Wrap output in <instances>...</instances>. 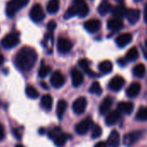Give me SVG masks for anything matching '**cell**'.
<instances>
[{
	"mask_svg": "<svg viewBox=\"0 0 147 147\" xmlns=\"http://www.w3.org/2000/svg\"><path fill=\"white\" fill-rule=\"evenodd\" d=\"M37 60V54L33 48L25 46L23 47L14 58V63L18 69L21 72H30L35 66Z\"/></svg>",
	"mask_w": 147,
	"mask_h": 147,
	"instance_id": "6da1fadb",
	"label": "cell"
},
{
	"mask_svg": "<svg viewBox=\"0 0 147 147\" xmlns=\"http://www.w3.org/2000/svg\"><path fill=\"white\" fill-rule=\"evenodd\" d=\"M29 1L30 0H10L7 3L5 8L6 15L9 18L14 17L19 10H21L28 5Z\"/></svg>",
	"mask_w": 147,
	"mask_h": 147,
	"instance_id": "7a4b0ae2",
	"label": "cell"
},
{
	"mask_svg": "<svg viewBox=\"0 0 147 147\" xmlns=\"http://www.w3.org/2000/svg\"><path fill=\"white\" fill-rule=\"evenodd\" d=\"M19 36L16 32H11L4 36L1 40V45L5 49H12L19 43Z\"/></svg>",
	"mask_w": 147,
	"mask_h": 147,
	"instance_id": "3957f363",
	"label": "cell"
},
{
	"mask_svg": "<svg viewBox=\"0 0 147 147\" xmlns=\"http://www.w3.org/2000/svg\"><path fill=\"white\" fill-rule=\"evenodd\" d=\"M30 17L36 23H39L44 19L45 13L40 4H35L31 7L30 11Z\"/></svg>",
	"mask_w": 147,
	"mask_h": 147,
	"instance_id": "277c9868",
	"label": "cell"
},
{
	"mask_svg": "<svg viewBox=\"0 0 147 147\" xmlns=\"http://www.w3.org/2000/svg\"><path fill=\"white\" fill-rule=\"evenodd\" d=\"M57 130H58V128H55L54 131H50L49 132V137L53 139V141L56 146L61 147L66 144L67 137L65 133H63L61 131H57Z\"/></svg>",
	"mask_w": 147,
	"mask_h": 147,
	"instance_id": "5b68a950",
	"label": "cell"
},
{
	"mask_svg": "<svg viewBox=\"0 0 147 147\" xmlns=\"http://www.w3.org/2000/svg\"><path fill=\"white\" fill-rule=\"evenodd\" d=\"M73 5L77 11V15L80 18H85L89 13V8L85 0H73Z\"/></svg>",
	"mask_w": 147,
	"mask_h": 147,
	"instance_id": "8992f818",
	"label": "cell"
},
{
	"mask_svg": "<svg viewBox=\"0 0 147 147\" xmlns=\"http://www.w3.org/2000/svg\"><path fill=\"white\" fill-rule=\"evenodd\" d=\"M87 105H88L87 99L85 97H79L74 101L72 108H73V111L75 112V113L82 114L86 111Z\"/></svg>",
	"mask_w": 147,
	"mask_h": 147,
	"instance_id": "52a82bcc",
	"label": "cell"
},
{
	"mask_svg": "<svg viewBox=\"0 0 147 147\" xmlns=\"http://www.w3.org/2000/svg\"><path fill=\"white\" fill-rule=\"evenodd\" d=\"M92 126H93V121H92V119L90 118H87L84 120H82L80 123H78L76 125L75 130H76V131L78 134L84 135V134H86L90 130V128H92Z\"/></svg>",
	"mask_w": 147,
	"mask_h": 147,
	"instance_id": "ba28073f",
	"label": "cell"
},
{
	"mask_svg": "<svg viewBox=\"0 0 147 147\" xmlns=\"http://www.w3.org/2000/svg\"><path fill=\"white\" fill-rule=\"evenodd\" d=\"M73 43L70 40L65 37H60L57 41V49L61 54H67L71 51Z\"/></svg>",
	"mask_w": 147,
	"mask_h": 147,
	"instance_id": "9c48e42d",
	"label": "cell"
},
{
	"mask_svg": "<svg viewBox=\"0 0 147 147\" xmlns=\"http://www.w3.org/2000/svg\"><path fill=\"white\" fill-rule=\"evenodd\" d=\"M65 76L60 71H55L50 77V83L55 88H60L65 84Z\"/></svg>",
	"mask_w": 147,
	"mask_h": 147,
	"instance_id": "30bf717a",
	"label": "cell"
},
{
	"mask_svg": "<svg viewBox=\"0 0 147 147\" xmlns=\"http://www.w3.org/2000/svg\"><path fill=\"white\" fill-rule=\"evenodd\" d=\"M141 135H142V132L140 131H131V132H129L124 136L123 143L126 146H131L140 138Z\"/></svg>",
	"mask_w": 147,
	"mask_h": 147,
	"instance_id": "8fae6325",
	"label": "cell"
},
{
	"mask_svg": "<svg viewBox=\"0 0 147 147\" xmlns=\"http://www.w3.org/2000/svg\"><path fill=\"white\" fill-rule=\"evenodd\" d=\"M124 85H125V79L122 76H116L109 82L108 88L114 92H118L120 89H122Z\"/></svg>",
	"mask_w": 147,
	"mask_h": 147,
	"instance_id": "7c38bea8",
	"label": "cell"
},
{
	"mask_svg": "<svg viewBox=\"0 0 147 147\" xmlns=\"http://www.w3.org/2000/svg\"><path fill=\"white\" fill-rule=\"evenodd\" d=\"M71 78L72 84L74 87H80L84 81V76L82 73L76 67H73L71 70Z\"/></svg>",
	"mask_w": 147,
	"mask_h": 147,
	"instance_id": "4fadbf2b",
	"label": "cell"
},
{
	"mask_svg": "<svg viewBox=\"0 0 147 147\" xmlns=\"http://www.w3.org/2000/svg\"><path fill=\"white\" fill-rule=\"evenodd\" d=\"M101 27V23L100 20L93 18L90 20H88L84 23V28L90 33H95L98 30H100Z\"/></svg>",
	"mask_w": 147,
	"mask_h": 147,
	"instance_id": "5bb4252c",
	"label": "cell"
},
{
	"mask_svg": "<svg viewBox=\"0 0 147 147\" xmlns=\"http://www.w3.org/2000/svg\"><path fill=\"white\" fill-rule=\"evenodd\" d=\"M131 40H132V36L131 33H123L117 36L115 42L119 47L124 48L126 45H128L131 42Z\"/></svg>",
	"mask_w": 147,
	"mask_h": 147,
	"instance_id": "9a60e30c",
	"label": "cell"
},
{
	"mask_svg": "<svg viewBox=\"0 0 147 147\" xmlns=\"http://www.w3.org/2000/svg\"><path fill=\"white\" fill-rule=\"evenodd\" d=\"M141 16V12L138 9H127L126 18L131 24H135L138 22Z\"/></svg>",
	"mask_w": 147,
	"mask_h": 147,
	"instance_id": "2e32d148",
	"label": "cell"
},
{
	"mask_svg": "<svg viewBox=\"0 0 147 147\" xmlns=\"http://www.w3.org/2000/svg\"><path fill=\"white\" fill-rule=\"evenodd\" d=\"M123 26H124V23L120 18H116L113 17L107 21V28L112 31H118L121 30Z\"/></svg>",
	"mask_w": 147,
	"mask_h": 147,
	"instance_id": "e0dca14e",
	"label": "cell"
},
{
	"mask_svg": "<svg viewBox=\"0 0 147 147\" xmlns=\"http://www.w3.org/2000/svg\"><path fill=\"white\" fill-rule=\"evenodd\" d=\"M121 114L118 110L110 111L106 116V124L107 125H113L120 119Z\"/></svg>",
	"mask_w": 147,
	"mask_h": 147,
	"instance_id": "ac0fdd59",
	"label": "cell"
},
{
	"mask_svg": "<svg viewBox=\"0 0 147 147\" xmlns=\"http://www.w3.org/2000/svg\"><path fill=\"white\" fill-rule=\"evenodd\" d=\"M112 14L113 18H122L126 16V12H127V9L125 8V5H123L122 4L120 5H117L115 6H113L112 8Z\"/></svg>",
	"mask_w": 147,
	"mask_h": 147,
	"instance_id": "d6986e66",
	"label": "cell"
},
{
	"mask_svg": "<svg viewBox=\"0 0 147 147\" xmlns=\"http://www.w3.org/2000/svg\"><path fill=\"white\" fill-rule=\"evenodd\" d=\"M141 91V85L138 82H132L126 89V95L129 98L137 97Z\"/></svg>",
	"mask_w": 147,
	"mask_h": 147,
	"instance_id": "ffe728a7",
	"label": "cell"
},
{
	"mask_svg": "<svg viewBox=\"0 0 147 147\" xmlns=\"http://www.w3.org/2000/svg\"><path fill=\"white\" fill-rule=\"evenodd\" d=\"M107 144L111 147H119V146L120 136H119V133L116 130H113L110 133V135L107 138Z\"/></svg>",
	"mask_w": 147,
	"mask_h": 147,
	"instance_id": "44dd1931",
	"label": "cell"
},
{
	"mask_svg": "<svg viewBox=\"0 0 147 147\" xmlns=\"http://www.w3.org/2000/svg\"><path fill=\"white\" fill-rule=\"evenodd\" d=\"M118 111L121 113H125V114H131V112L133 111L134 106L131 102L128 101H121L118 104Z\"/></svg>",
	"mask_w": 147,
	"mask_h": 147,
	"instance_id": "7402d4cb",
	"label": "cell"
},
{
	"mask_svg": "<svg viewBox=\"0 0 147 147\" xmlns=\"http://www.w3.org/2000/svg\"><path fill=\"white\" fill-rule=\"evenodd\" d=\"M113 105V100L111 97H107L105 98L100 106V114H107L110 112V108Z\"/></svg>",
	"mask_w": 147,
	"mask_h": 147,
	"instance_id": "603a6c76",
	"label": "cell"
},
{
	"mask_svg": "<svg viewBox=\"0 0 147 147\" xmlns=\"http://www.w3.org/2000/svg\"><path fill=\"white\" fill-rule=\"evenodd\" d=\"M67 103L66 100H61L58 101L57 106H56V115L60 120L62 119V118L65 114V112L67 110Z\"/></svg>",
	"mask_w": 147,
	"mask_h": 147,
	"instance_id": "cb8c5ba5",
	"label": "cell"
},
{
	"mask_svg": "<svg viewBox=\"0 0 147 147\" xmlns=\"http://www.w3.org/2000/svg\"><path fill=\"white\" fill-rule=\"evenodd\" d=\"M112 5L108 0H103L98 7V12L101 16H106L108 12L112 11Z\"/></svg>",
	"mask_w": 147,
	"mask_h": 147,
	"instance_id": "d4e9b609",
	"label": "cell"
},
{
	"mask_svg": "<svg viewBox=\"0 0 147 147\" xmlns=\"http://www.w3.org/2000/svg\"><path fill=\"white\" fill-rule=\"evenodd\" d=\"M41 106L46 111H49L53 106V98L49 94H45L41 99Z\"/></svg>",
	"mask_w": 147,
	"mask_h": 147,
	"instance_id": "484cf974",
	"label": "cell"
},
{
	"mask_svg": "<svg viewBox=\"0 0 147 147\" xmlns=\"http://www.w3.org/2000/svg\"><path fill=\"white\" fill-rule=\"evenodd\" d=\"M60 0H49L47 5V11L49 14H55L59 11Z\"/></svg>",
	"mask_w": 147,
	"mask_h": 147,
	"instance_id": "4316f807",
	"label": "cell"
},
{
	"mask_svg": "<svg viewBox=\"0 0 147 147\" xmlns=\"http://www.w3.org/2000/svg\"><path fill=\"white\" fill-rule=\"evenodd\" d=\"M113 63L110 61H103L99 64V70L102 74H109L113 70Z\"/></svg>",
	"mask_w": 147,
	"mask_h": 147,
	"instance_id": "83f0119b",
	"label": "cell"
},
{
	"mask_svg": "<svg viewBox=\"0 0 147 147\" xmlns=\"http://www.w3.org/2000/svg\"><path fill=\"white\" fill-rule=\"evenodd\" d=\"M79 66L82 68V70H84V72H86L88 76H95L96 74L94 72L92 71V69H90L89 67V61L87 59H81L79 61Z\"/></svg>",
	"mask_w": 147,
	"mask_h": 147,
	"instance_id": "f1b7e54d",
	"label": "cell"
},
{
	"mask_svg": "<svg viewBox=\"0 0 147 147\" xmlns=\"http://www.w3.org/2000/svg\"><path fill=\"white\" fill-rule=\"evenodd\" d=\"M132 73L133 75L136 76V77H138V78H141L144 76L145 74V67L143 63H139V64H137L133 69H132Z\"/></svg>",
	"mask_w": 147,
	"mask_h": 147,
	"instance_id": "f546056e",
	"label": "cell"
},
{
	"mask_svg": "<svg viewBox=\"0 0 147 147\" xmlns=\"http://www.w3.org/2000/svg\"><path fill=\"white\" fill-rule=\"evenodd\" d=\"M125 58L127 61H133L137 60V59L138 58V49H137L136 47L131 48V49L127 51V53H126Z\"/></svg>",
	"mask_w": 147,
	"mask_h": 147,
	"instance_id": "4dcf8cb0",
	"label": "cell"
},
{
	"mask_svg": "<svg viewBox=\"0 0 147 147\" xmlns=\"http://www.w3.org/2000/svg\"><path fill=\"white\" fill-rule=\"evenodd\" d=\"M25 93H26V95L30 98V99H36L39 97V92L36 90V88L33 86H27L26 89H25Z\"/></svg>",
	"mask_w": 147,
	"mask_h": 147,
	"instance_id": "1f68e13d",
	"label": "cell"
},
{
	"mask_svg": "<svg viewBox=\"0 0 147 147\" xmlns=\"http://www.w3.org/2000/svg\"><path fill=\"white\" fill-rule=\"evenodd\" d=\"M136 119L140 121H146L147 120V107H140L136 113Z\"/></svg>",
	"mask_w": 147,
	"mask_h": 147,
	"instance_id": "d6a6232c",
	"label": "cell"
},
{
	"mask_svg": "<svg viewBox=\"0 0 147 147\" xmlns=\"http://www.w3.org/2000/svg\"><path fill=\"white\" fill-rule=\"evenodd\" d=\"M89 92L93 94H95V95H100L101 93H102V88L100 87V84L98 82H94L90 88H89Z\"/></svg>",
	"mask_w": 147,
	"mask_h": 147,
	"instance_id": "836d02e7",
	"label": "cell"
},
{
	"mask_svg": "<svg viewBox=\"0 0 147 147\" xmlns=\"http://www.w3.org/2000/svg\"><path fill=\"white\" fill-rule=\"evenodd\" d=\"M51 71V67L49 66H46V65H42L41 67L39 68L38 71V76L41 78H45L46 76H49V74Z\"/></svg>",
	"mask_w": 147,
	"mask_h": 147,
	"instance_id": "e575fe53",
	"label": "cell"
},
{
	"mask_svg": "<svg viewBox=\"0 0 147 147\" xmlns=\"http://www.w3.org/2000/svg\"><path fill=\"white\" fill-rule=\"evenodd\" d=\"M76 15H77V11H76V7L72 5H71L70 7H68L67 10L65 11L63 17H64L65 19H69V18H73V17H75V16H76Z\"/></svg>",
	"mask_w": 147,
	"mask_h": 147,
	"instance_id": "d590c367",
	"label": "cell"
},
{
	"mask_svg": "<svg viewBox=\"0 0 147 147\" xmlns=\"http://www.w3.org/2000/svg\"><path fill=\"white\" fill-rule=\"evenodd\" d=\"M102 133V129L99 125H93L91 129V136L93 138H97L100 137Z\"/></svg>",
	"mask_w": 147,
	"mask_h": 147,
	"instance_id": "8d00e7d4",
	"label": "cell"
},
{
	"mask_svg": "<svg viewBox=\"0 0 147 147\" xmlns=\"http://www.w3.org/2000/svg\"><path fill=\"white\" fill-rule=\"evenodd\" d=\"M56 28V23L54 20H50L47 24V29L49 32H52Z\"/></svg>",
	"mask_w": 147,
	"mask_h": 147,
	"instance_id": "74e56055",
	"label": "cell"
},
{
	"mask_svg": "<svg viewBox=\"0 0 147 147\" xmlns=\"http://www.w3.org/2000/svg\"><path fill=\"white\" fill-rule=\"evenodd\" d=\"M5 137V129L4 126L2 125V124H0V141L3 140Z\"/></svg>",
	"mask_w": 147,
	"mask_h": 147,
	"instance_id": "f35d334b",
	"label": "cell"
},
{
	"mask_svg": "<svg viewBox=\"0 0 147 147\" xmlns=\"http://www.w3.org/2000/svg\"><path fill=\"white\" fill-rule=\"evenodd\" d=\"M13 135H14V137H15L17 139H18V140H20L21 138H22L21 133H20V131H18V129H13Z\"/></svg>",
	"mask_w": 147,
	"mask_h": 147,
	"instance_id": "ab89813d",
	"label": "cell"
},
{
	"mask_svg": "<svg viewBox=\"0 0 147 147\" xmlns=\"http://www.w3.org/2000/svg\"><path fill=\"white\" fill-rule=\"evenodd\" d=\"M126 62H127V60L125 58H120V59L118 60V63L120 66H125L126 65Z\"/></svg>",
	"mask_w": 147,
	"mask_h": 147,
	"instance_id": "60d3db41",
	"label": "cell"
},
{
	"mask_svg": "<svg viewBox=\"0 0 147 147\" xmlns=\"http://www.w3.org/2000/svg\"><path fill=\"white\" fill-rule=\"evenodd\" d=\"M94 147H108V146L105 142H98L97 144H95Z\"/></svg>",
	"mask_w": 147,
	"mask_h": 147,
	"instance_id": "b9f144b4",
	"label": "cell"
},
{
	"mask_svg": "<svg viewBox=\"0 0 147 147\" xmlns=\"http://www.w3.org/2000/svg\"><path fill=\"white\" fill-rule=\"evenodd\" d=\"M144 21L147 24V4L144 7Z\"/></svg>",
	"mask_w": 147,
	"mask_h": 147,
	"instance_id": "7bdbcfd3",
	"label": "cell"
},
{
	"mask_svg": "<svg viewBox=\"0 0 147 147\" xmlns=\"http://www.w3.org/2000/svg\"><path fill=\"white\" fill-rule=\"evenodd\" d=\"M4 61H5V57L1 53H0V65H2L4 63Z\"/></svg>",
	"mask_w": 147,
	"mask_h": 147,
	"instance_id": "ee69618b",
	"label": "cell"
},
{
	"mask_svg": "<svg viewBox=\"0 0 147 147\" xmlns=\"http://www.w3.org/2000/svg\"><path fill=\"white\" fill-rule=\"evenodd\" d=\"M41 86H42L43 88H45V89H48V88H49V87L46 85V83H45V82H41Z\"/></svg>",
	"mask_w": 147,
	"mask_h": 147,
	"instance_id": "f6af8a7d",
	"label": "cell"
},
{
	"mask_svg": "<svg viewBox=\"0 0 147 147\" xmlns=\"http://www.w3.org/2000/svg\"><path fill=\"white\" fill-rule=\"evenodd\" d=\"M115 2H117L119 5H120V4H122L123 2H124V0H114Z\"/></svg>",
	"mask_w": 147,
	"mask_h": 147,
	"instance_id": "bcb514c9",
	"label": "cell"
},
{
	"mask_svg": "<svg viewBox=\"0 0 147 147\" xmlns=\"http://www.w3.org/2000/svg\"><path fill=\"white\" fill-rule=\"evenodd\" d=\"M15 147H24V146L23 144H17Z\"/></svg>",
	"mask_w": 147,
	"mask_h": 147,
	"instance_id": "7dc6e473",
	"label": "cell"
},
{
	"mask_svg": "<svg viewBox=\"0 0 147 147\" xmlns=\"http://www.w3.org/2000/svg\"><path fill=\"white\" fill-rule=\"evenodd\" d=\"M40 133H41V134H43V133H44V129H41V130H40Z\"/></svg>",
	"mask_w": 147,
	"mask_h": 147,
	"instance_id": "c3c4849f",
	"label": "cell"
},
{
	"mask_svg": "<svg viewBox=\"0 0 147 147\" xmlns=\"http://www.w3.org/2000/svg\"><path fill=\"white\" fill-rule=\"evenodd\" d=\"M145 48L147 49V40L145 41Z\"/></svg>",
	"mask_w": 147,
	"mask_h": 147,
	"instance_id": "681fc988",
	"label": "cell"
},
{
	"mask_svg": "<svg viewBox=\"0 0 147 147\" xmlns=\"http://www.w3.org/2000/svg\"><path fill=\"white\" fill-rule=\"evenodd\" d=\"M135 1H141V0H135Z\"/></svg>",
	"mask_w": 147,
	"mask_h": 147,
	"instance_id": "f907efd6",
	"label": "cell"
}]
</instances>
